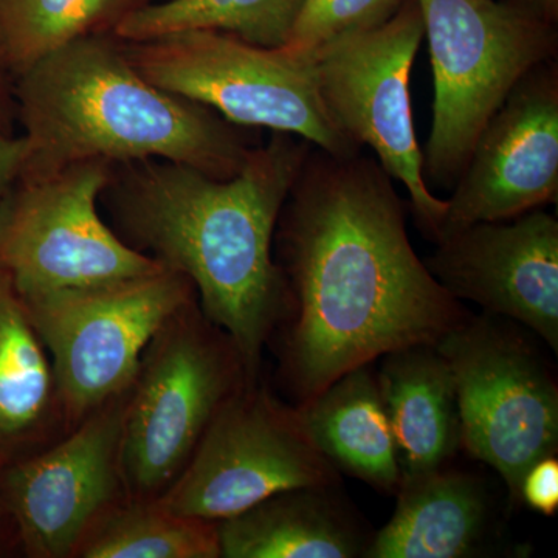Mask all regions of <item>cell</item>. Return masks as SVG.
Here are the masks:
<instances>
[{
  "label": "cell",
  "mask_w": 558,
  "mask_h": 558,
  "mask_svg": "<svg viewBox=\"0 0 558 558\" xmlns=\"http://www.w3.org/2000/svg\"><path fill=\"white\" fill-rule=\"evenodd\" d=\"M128 389L46 449L0 469V505L25 556L75 557L95 523L126 499L120 440Z\"/></svg>",
  "instance_id": "12"
},
{
  "label": "cell",
  "mask_w": 558,
  "mask_h": 558,
  "mask_svg": "<svg viewBox=\"0 0 558 558\" xmlns=\"http://www.w3.org/2000/svg\"><path fill=\"white\" fill-rule=\"evenodd\" d=\"M526 78L512 90L473 146L468 170L447 201L438 241L470 223L519 218L556 197V80Z\"/></svg>",
  "instance_id": "14"
},
{
  "label": "cell",
  "mask_w": 558,
  "mask_h": 558,
  "mask_svg": "<svg viewBox=\"0 0 558 558\" xmlns=\"http://www.w3.org/2000/svg\"><path fill=\"white\" fill-rule=\"evenodd\" d=\"M399 450L400 481L451 464L462 449L457 387L436 344L388 352L377 369Z\"/></svg>",
  "instance_id": "17"
},
{
  "label": "cell",
  "mask_w": 558,
  "mask_h": 558,
  "mask_svg": "<svg viewBox=\"0 0 558 558\" xmlns=\"http://www.w3.org/2000/svg\"><path fill=\"white\" fill-rule=\"evenodd\" d=\"M13 94L27 143L20 179L86 160L160 159L226 180L250 156L215 110L143 78L113 33L54 50L14 78Z\"/></svg>",
  "instance_id": "3"
},
{
  "label": "cell",
  "mask_w": 558,
  "mask_h": 558,
  "mask_svg": "<svg viewBox=\"0 0 558 558\" xmlns=\"http://www.w3.org/2000/svg\"><path fill=\"white\" fill-rule=\"evenodd\" d=\"M531 2L534 3L549 21H553V17L557 16L558 0H531Z\"/></svg>",
  "instance_id": "28"
},
{
  "label": "cell",
  "mask_w": 558,
  "mask_h": 558,
  "mask_svg": "<svg viewBox=\"0 0 558 558\" xmlns=\"http://www.w3.org/2000/svg\"><path fill=\"white\" fill-rule=\"evenodd\" d=\"M307 486H340V472L315 446L299 409L256 380L223 402L189 464L156 501L178 515L219 523Z\"/></svg>",
  "instance_id": "11"
},
{
  "label": "cell",
  "mask_w": 558,
  "mask_h": 558,
  "mask_svg": "<svg viewBox=\"0 0 558 558\" xmlns=\"http://www.w3.org/2000/svg\"><path fill=\"white\" fill-rule=\"evenodd\" d=\"M424 38L416 0H405L388 20L337 36L311 54L329 116L355 145L365 143L377 154L388 178L405 186L418 226L438 242L447 201L425 183L410 101V73Z\"/></svg>",
  "instance_id": "9"
},
{
  "label": "cell",
  "mask_w": 558,
  "mask_h": 558,
  "mask_svg": "<svg viewBox=\"0 0 558 558\" xmlns=\"http://www.w3.org/2000/svg\"><path fill=\"white\" fill-rule=\"evenodd\" d=\"M13 84V76L0 64V134H10L11 119L16 116Z\"/></svg>",
  "instance_id": "26"
},
{
  "label": "cell",
  "mask_w": 558,
  "mask_h": 558,
  "mask_svg": "<svg viewBox=\"0 0 558 558\" xmlns=\"http://www.w3.org/2000/svg\"><path fill=\"white\" fill-rule=\"evenodd\" d=\"M247 381L233 340L205 317L197 296L175 311L149 341L128 389L120 440L126 499L159 498L223 402Z\"/></svg>",
  "instance_id": "4"
},
{
  "label": "cell",
  "mask_w": 558,
  "mask_h": 558,
  "mask_svg": "<svg viewBox=\"0 0 558 558\" xmlns=\"http://www.w3.org/2000/svg\"><path fill=\"white\" fill-rule=\"evenodd\" d=\"M457 387L462 449L497 470L510 505L558 450V387L537 348L502 317H468L436 343Z\"/></svg>",
  "instance_id": "7"
},
{
  "label": "cell",
  "mask_w": 558,
  "mask_h": 558,
  "mask_svg": "<svg viewBox=\"0 0 558 558\" xmlns=\"http://www.w3.org/2000/svg\"><path fill=\"white\" fill-rule=\"evenodd\" d=\"M80 558H220L218 523L178 515L156 499H124L83 539Z\"/></svg>",
  "instance_id": "22"
},
{
  "label": "cell",
  "mask_w": 558,
  "mask_h": 558,
  "mask_svg": "<svg viewBox=\"0 0 558 558\" xmlns=\"http://www.w3.org/2000/svg\"><path fill=\"white\" fill-rule=\"evenodd\" d=\"M303 157L299 143L277 137L250 150L231 179L149 159L131 161L123 179L108 185L121 240L190 279L201 311L233 340L252 384L288 311L271 241Z\"/></svg>",
  "instance_id": "2"
},
{
  "label": "cell",
  "mask_w": 558,
  "mask_h": 558,
  "mask_svg": "<svg viewBox=\"0 0 558 558\" xmlns=\"http://www.w3.org/2000/svg\"><path fill=\"white\" fill-rule=\"evenodd\" d=\"M150 0H0V64L13 80L72 40L112 33Z\"/></svg>",
  "instance_id": "21"
},
{
  "label": "cell",
  "mask_w": 558,
  "mask_h": 558,
  "mask_svg": "<svg viewBox=\"0 0 558 558\" xmlns=\"http://www.w3.org/2000/svg\"><path fill=\"white\" fill-rule=\"evenodd\" d=\"M371 365L348 371L296 409L315 446L333 468L377 492L396 494L398 444Z\"/></svg>",
  "instance_id": "19"
},
{
  "label": "cell",
  "mask_w": 558,
  "mask_h": 558,
  "mask_svg": "<svg viewBox=\"0 0 558 558\" xmlns=\"http://www.w3.org/2000/svg\"><path fill=\"white\" fill-rule=\"evenodd\" d=\"M339 487L290 488L219 521L220 557H365L373 535L341 498Z\"/></svg>",
  "instance_id": "16"
},
{
  "label": "cell",
  "mask_w": 558,
  "mask_h": 558,
  "mask_svg": "<svg viewBox=\"0 0 558 558\" xmlns=\"http://www.w3.org/2000/svg\"><path fill=\"white\" fill-rule=\"evenodd\" d=\"M304 0H165L131 11L113 28L121 40L159 38L172 33H230L255 46L288 44Z\"/></svg>",
  "instance_id": "20"
},
{
  "label": "cell",
  "mask_w": 558,
  "mask_h": 558,
  "mask_svg": "<svg viewBox=\"0 0 558 558\" xmlns=\"http://www.w3.org/2000/svg\"><path fill=\"white\" fill-rule=\"evenodd\" d=\"M25 156L27 143L24 137L0 134V204L20 178Z\"/></svg>",
  "instance_id": "25"
},
{
  "label": "cell",
  "mask_w": 558,
  "mask_h": 558,
  "mask_svg": "<svg viewBox=\"0 0 558 558\" xmlns=\"http://www.w3.org/2000/svg\"><path fill=\"white\" fill-rule=\"evenodd\" d=\"M391 520L373 535L366 558H470L488 549L494 512L476 476L444 465L400 481Z\"/></svg>",
  "instance_id": "15"
},
{
  "label": "cell",
  "mask_w": 558,
  "mask_h": 558,
  "mask_svg": "<svg viewBox=\"0 0 558 558\" xmlns=\"http://www.w3.org/2000/svg\"><path fill=\"white\" fill-rule=\"evenodd\" d=\"M403 2L405 0H304L286 47L311 54L337 36L380 24Z\"/></svg>",
  "instance_id": "23"
},
{
  "label": "cell",
  "mask_w": 558,
  "mask_h": 558,
  "mask_svg": "<svg viewBox=\"0 0 558 558\" xmlns=\"http://www.w3.org/2000/svg\"><path fill=\"white\" fill-rule=\"evenodd\" d=\"M330 160L300 183L286 220L282 371L300 403L388 352L438 343L469 317L411 247L387 172Z\"/></svg>",
  "instance_id": "1"
},
{
  "label": "cell",
  "mask_w": 558,
  "mask_h": 558,
  "mask_svg": "<svg viewBox=\"0 0 558 558\" xmlns=\"http://www.w3.org/2000/svg\"><path fill=\"white\" fill-rule=\"evenodd\" d=\"M121 44L143 78L216 110L229 123L299 135L339 159L354 153L355 143L323 102L312 54L286 46L267 49L215 31Z\"/></svg>",
  "instance_id": "5"
},
{
  "label": "cell",
  "mask_w": 558,
  "mask_h": 558,
  "mask_svg": "<svg viewBox=\"0 0 558 558\" xmlns=\"http://www.w3.org/2000/svg\"><path fill=\"white\" fill-rule=\"evenodd\" d=\"M425 266L458 301L532 330L558 352V222L548 213L476 222L436 242Z\"/></svg>",
  "instance_id": "13"
},
{
  "label": "cell",
  "mask_w": 558,
  "mask_h": 558,
  "mask_svg": "<svg viewBox=\"0 0 558 558\" xmlns=\"http://www.w3.org/2000/svg\"><path fill=\"white\" fill-rule=\"evenodd\" d=\"M520 502L542 515L553 517L558 509V461L556 454L535 462L521 483Z\"/></svg>",
  "instance_id": "24"
},
{
  "label": "cell",
  "mask_w": 558,
  "mask_h": 558,
  "mask_svg": "<svg viewBox=\"0 0 558 558\" xmlns=\"http://www.w3.org/2000/svg\"><path fill=\"white\" fill-rule=\"evenodd\" d=\"M196 296L189 278L168 269L112 284L21 296L49 354L72 427L130 388L157 330Z\"/></svg>",
  "instance_id": "8"
},
{
  "label": "cell",
  "mask_w": 558,
  "mask_h": 558,
  "mask_svg": "<svg viewBox=\"0 0 558 558\" xmlns=\"http://www.w3.org/2000/svg\"><path fill=\"white\" fill-rule=\"evenodd\" d=\"M112 178L106 160L17 178L0 204V269L21 296L112 284L165 269L102 222L97 201Z\"/></svg>",
  "instance_id": "10"
},
{
  "label": "cell",
  "mask_w": 558,
  "mask_h": 558,
  "mask_svg": "<svg viewBox=\"0 0 558 558\" xmlns=\"http://www.w3.org/2000/svg\"><path fill=\"white\" fill-rule=\"evenodd\" d=\"M17 548L16 535H14L13 526H11L5 510L0 505V556Z\"/></svg>",
  "instance_id": "27"
},
{
  "label": "cell",
  "mask_w": 558,
  "mask_h": 558,
  "mask_svg": "<svg viewBox=\"0 0 558 558\" xmlns=\"http://www.w3.org/2000/svg\"><path fill=\"white\" fill-rule=\"evenodd\" d=\"M435 80L424 156L433 178L468 163L488 121L550 47L548 17L531 2L416 0Z\"/></svg>",
  "instance_id": "6"
},
{
  "label": "cell",
  "mask_w": 558,
  "mask_h": 558,
  "mask_svg": "<svg viewBox=\"0 0 558 558\" xmlns=\"http://www.w3.org/2000/svg\"><path fill=\"white\" fill-rule=\"evenodd\" d=\"M70 428L49 354L0 269V469L46 449Z\"/></svg>",
  "instance_id": "18"
}]
</instances>
